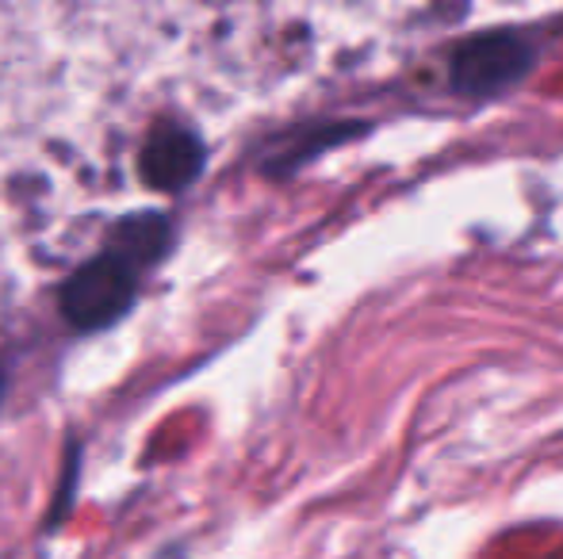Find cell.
Listing matches in <instances>:
<instances>
[{
  "instance_id": "obj_1",
  "label": "cell",
  "mask_w": 563,
  "mask_h": 559,
  "mask_svg": "<svg viewBox=\"0 0 563 559\" xmlns=\"http://www.w3.org/2000/svg\"><path fill=\"white\" fill-rule=\"evenodd\" d=\"M139 265L126 254L104 246L92 261H85L74 277L62 288V314L74 329L89 334V329H104L126 314L139 291Z\"/></svg>"
},
{
  "instance_id": "obj_2",
  "label": "cell",
  "mask_w": 563,
  "mask_h": 559,
  "mask_svg": "<svg viewBox=\"0 0 563 559\" xmlns=\"http://www.w3.org/2000/svg\"><path fill=\"white\" fill-rule=\"evenodd\" d=\"M533 58V43L521 35H475L452 58V89L472 100L503 97L526 81Z\"/></svg>"
},
{
  "instance_id": "obj_3",
  "label": "cell",
  "mask_w": 563,
  "mask_h": 559,
  "mask_svg": "<svg viewBox=\"0 0 563 559\" xmlns=\"http://www.w3.org/2000/svg\"><path fill=\"white\" fill-rule=\"evenodd\" d=\"M208 165V146L196 131L188 127H157L154 135L142 142L134 177L146 192H185L200 180Z\"/></svg>"
},
{
  "instance_id": "obj_4",
  "label": "cell",
  "mask_w": 563,
  "mask_h": 559,
  "mask_svg": "<svg viewBox=\"0 0 563 559\" xmlns=\"http://www.w3.org/2000/svg\"><path fill=\"white\" fill-rule=\"evenodd\" d=\"M0 395H4V380H0Z\"/></svg>"
}]
</instances>
